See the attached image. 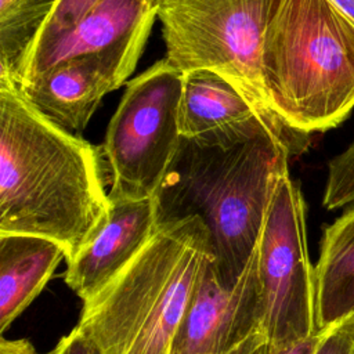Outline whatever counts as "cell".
Masks as SVG:
<instances>
[{"label": "cell", "mask_w": 354, "mask_h": 354, "mask_svg": "<svg viewBox=\"0 0 354 354\" xmlns=\"http://www.w3.org/2000/svg\"><path fill=\"white\" fill-rule=\"evenodd\" d=\"M347 18L354 22V0H330Z\"/></svg>", "instance_id": "obj_23"}, {"label": "cell", "mask_w": 354, "mask_h": 354, "mask_svg": "<svg viewBox=\"0 0 354 354\" xmlns=\"http://www.w3.org/2000/svg\"><path fill=\"white\" fill-rule=\"evenodd\" d=\"M289 151L256 120L194 138L181 136L153 199L158 223L198 216L221 283L232 288L250 260Z\"/></svg>", "instance_id": "obj_2"}, {"label": "cell", "mask_w": 354, "mask_h": 354, "mask_svg": "<svg viewBox=\"0 0 354 354\" xmlns=\"http://www.w3.org/2000/svg\"><path fill=\"white\" fill-rule=\"evenodd\" d=\"M100 1L101 0H55L54 8L33 46L44 43L72 28Z\"/></svg>", "instance_id": "obj_17"}, {"label": "cell", "mask_w": 354, "mask_h": 354, "mask_svg": "<svg viewBox=\"0 0 354 354\" xmlns=\"http://www.w3.org/2000/svg\"><path fill=\"white\" fill-rule=\"evenodd\" d=\"M55 0H0V80L17 86L22 65Z\"/></svg>", "instance_id": "obj_15"}, {"label": "cell", "mask_w": 354, "mask_h": 354, "mask_svg": "<svg viewBox=\"0 0 354 354\" xmlns=\"http://www.w3.org/2000/svg\"><path fill=\"white\" fill-rule=\"evenodd\" d=\"M57 354H102L101 348L77 326L55 346Z\"/></svg>", "instance_id": "obj_19"}, {"label": "cell", "mask_w": 354, "mask_h": 354, "mask_svg": "<svg viewBox=\"0 0 354 354\" xmlns=\"http://www.w3.org/2000/svg\"><path fill=\"white\" fill-rule=\"evenodd\" d=\"M65 250L57 242L24 234H0V332L36 299Z\"/></svg>", "instance_id": "obj_12"}, {"label": "cell", "mask_w": 354, "mask_h": 354, "mask_svg": "<svg viewBox=\"0 0 354 354\" xmlns=\"http://www.w3.org/2000/svg\"><path fill=\"white\" fill-rule=\"evenodd\" d=\"M315 354H354V311L324 329Z\"/></svg>", "instance_id": "obj_18"}, {"label": "cell", "mask_w": 354, "mask_h": 354, "mask_svg": "<svg viewBox=\"0 0 354 354\" xmlns=\"http://www.w3.org/2000/svg\"><path fill=\"white\" fill-rule=\"evenodd\" d=\"M324 330H319L315 335H311L306 339L297 340L290 344L281 347H274V354H315V350L322 339Z\"/></svg>", "instance_id": "obj_20"}, {"label": "cell", "mask_w": 354, "mask_h": 354, "mask_svg": "<svg viewBox=\"0 0 354 354\" xmlns=\"http://www.w3.org/2000/svg\"><path fill=\"white\" fill-rule=\"evenodd\" d=\"M261 76L274 112L310 136L354 108V22L330 0H270Z\"/></svg>", "instance_id": "obj_4"}, {"label": "cell", "mask_w": 354, "mask_h": 354, "mask_svg": "<svg viewBox=\"0 0 354 354\" xmlns=\"http://www.w3.org/2000/svg\"><path fill=\"white\" fill-rule=\"evenodd\" d=\"M260 120L246 98L224 77L210 71H191L183 76L180 133L194 138L242 127Z\"/></svg>", "instance_id": "obj_14"}, {"label": "cell", "mask_w": 354, "mask_h": 354, "mask_svg": "<svg viewBox=\"0 0 354 354\" xmlns=\"http://www.w3.org/2000/svg\"><path fill=\"white\" fill-rule=\"evenodd\" d=\"M214 248L198 216L158 228L138 256L83 303L77 328L102 354H169L176 329Z\"/></svg>", "instance_id": "obj_3"}, {"label": "cell", "mask_w": 354, "mask_h": 354, "mask_svg": "<svg viewBox=\"0 0 354 354\" xmlns=\"http://www.w3.org/2000/svg\"><path fill=\"white\" fill-rule=\"evenodd\" d=\"M155 18V0H101L72 28L32 47L17 87L61 62L84 57L104 59L126 82Z\"/></svg>", "instance_id": "obj_8"}, {"label": "cell", "mask_w": 354, "mask_h": 354, "mask_svg": "<svg viewBox=\"0 0 354 354\" xmlns=\"http://www.w3.org/2000/svg\"><path fill=\"white\" fill-rule=\"evenodd\" d=\"M0 354H57L55 348L48 353H39L32 343L26 339L8 340L6 337L0 339Z\"/></svg>", "instance_id": "obj_22"}, {"label": "cell", "mask_w": 354, "mask_h": 354, "mask_svg": "<svg viewBox=\"0 0 354 354\" xmlns=\"http://www.w3.org/2000/svg\"><path fill=\"white\" fill-rule=\"evenodd\" d=\"M158 224L153 198L111 199L106 221L68 261L65 282L83 303L91 300L138 256Z\"/></svg>", "instance_id": "obj_10"}, {"label": "cell", "mask_w": 354, "mask_h": 354, "mask_svg": "<svg viewBox=\"0 0 354 354\" xmlns=\"http://www.w3.org/2000/svg\"><path fill=\"white\" fill-rule=\"evenodd\" d=\"M111 210L98 148L37 112L0 82V234L51 239L66 263Z\"/></svg>", "instance_id": "obj_1"}, {"label": "cell", "mask_w": 354, "mask_h": 354, "mask_svg": "<svg viewBox=\"0 0 354 354\" xmlns=\"http://www.w3.org/2000/svg\"><path fill=\"white\" fill-rule=\"evenodd\" d=\"M231 354H274V346L267 336L260 330L245 340Z\"/></svg>", "instance_id": "obj_21"}, {"label": "cell", "mask_w": 354, "mask_h": 354, "mask_svg": "<svg viewBox=\"0 0 354 354\" xmlns=\"http://www.w3.org/2000/svg\"><path fill=\"white\" fill-rule=\"evenodd\" d=\"M263 290L257 246L241 278L225 288L210 261L176 329L169 354H231L261 330Z\"/></svg>", "instance_id": "obj_9"}, {"label": "cell", "mask_w": 354, "mask_h": 354, "mask_svg": "<svg viewBox=\"0 0 354 354\" xmlns=\"http://www.w3.org/2000/svg\"><path fill=\"white\" fill-rule=\"evenodd\" d=\"M354 203V141L330 159L322 205L328 210Z\"/></svg>", "instance_id": "obj_16"}, {"label": "cell", "mask_w": 354, "mask_h": 354, "mask_svg": "<svg viewBox=\"0 0 354 354\" xmlns=\"http://www.w3.org/2000/svg\"><path fill=\"white\" fill-rule=\"evenodd\" d=\"M257 256L264 304L261 332L271 344L281 347L318 333L306 203L289 170L279 177L272 192Z\"/></svg>", "instance_id": "obj_7"}, {"label": "cell", "mask_w": 354, "mask_h": 354, "mask_svg": "<svg viewBox=\"0 0 354 354\" xmlns=\"http://www.w3.org/2000/svg\"><path fill=\"white\" fill-rule=\"evenodd\" d=\"M315 272V318L324 330L354 311V207L324 230Z\"/></svg>", "instance_id": "obj_13"}, {"label": "cell", "mask_w": 354, "mask_h": 354, "mask_svg": "<svg viewBox=\"0 0 354 354\" xmlns=\"http://www.w3.org/2000/svg\"><path fill=\"white\" fill-rule=\"evenodd\" d=\"M124 83L98 57L61 62L18 86L21 95L46 119L72 134H80L102 97Z\"/></svg>", "instance_id": "obj_11"}, {"label": "cell", "mask_w": 354, "mask_h": 354, "mask_svg": "<svg viewBox=\"0 0 354 354\" xmlns=\"http://www.w3.org/2000/svg\"><path fill=\"white\" fill-rule=\"evenodd\" d=\"M270 0H155L166 59L180 72L210 71L232 84L260 122L289 151L301 153L308 137L274 112L261 76V39Z\"/></svg>", "instance_id": "obj_5"}, {"label": "cell", "mask_w": 354, "mask_h": 354, "mask_svg": "<svg viewBox=\"0 0 354 354\" xmlns=\"http://www.w3.org/2000/svg\"><path fill=\"white\" fill-rule=\"evenodd\" d=\"M183 76L163 58L127 83L101 148L109 199L153 198L181 140Z\"/></svg>", "instance_id": "obj_6"}]
</instances>
